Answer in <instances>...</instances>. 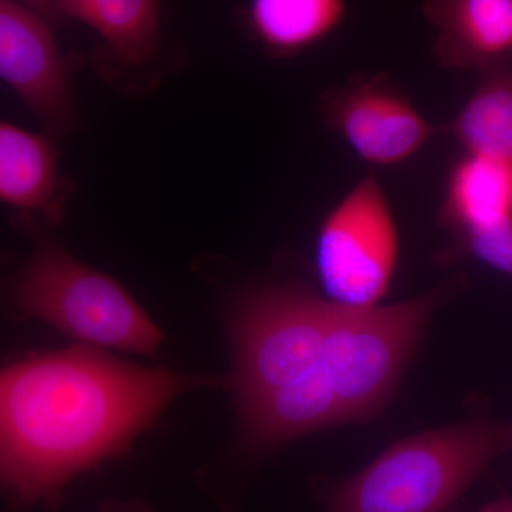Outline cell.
<instances>
[{
    "label": "cell",
    "mask_w": 512,
    "mask_h": 512,
    "mask_svg": "<svg viewBox=\"0 0 512 512\" xmlns=\"http://www.w3.org/2000/svg\"><path fill=\"white\" fill-rule=\"evenodd\" d=\"M218 383L84 343L9 363L0 375V481L10 510L56 507L70 481L123 456L174 399Z\"/></svg>",
    "instance_id": "1"
},
{
    "label": "cell",
    "mask_w": 512,
    "mask_h": 512,
    "mask_svg": "<svg viewBox=\"0 0 512 512\" xmlns=\"http://www.w3.org/2000/svg\"><path fill=\"white\" fill-rule=\"evenodd\" d=\"M512 448V423L471 419L393 444L323 488V512H441Z\"/></svg>",
    "instance_id": "2"
},
{
    "label": "cell",
    "mask_w": 512,
    "mask_h": 512,
    "mask_svg": "<svg viewBox=\"0 0 512 512\" xmlns=\"http://www.w3.org/2000/svg\"><path fill=\"white\" fill-rule=\"evenodd\" d=\"M463 285V276L457 274L424 295L369 309L330 302L322 363L338 397L342 424L367 421L382 412L431 315Z\"/></svg>",
    "instance_id": "3"
},
{
    "label": "cell",
    "mask_w": 512,
    "mask_h": 512,
    "mask_svg": "<svg viewBox=\"0 0 512 512\" xmlns=\"http://www.w3.org/2000/svg\"><path fill=\"white\" fill-rule=\"evenodd\" d=\"M10 301L23 316L43 320L84 345L153 355L164 340L119 282L50 242L20 269Z\"/></svg>",
    "instance_id": "4"
},
{
    "label": "cell",
    "mask_w": 512,
    "mask_h": 512,
    "mask_svg": "<svg viewBox=\"0 0 512 512\" xmlns=\"http://www.w3.org/2000/svg\"><path fill=\"white\" fill-rule=\"evenodd\" d=\"M332 303L302 285H269L241 296L228 315L232 393L239 414L298 382L318 365Z\"/></svg>",
    "instance_id": "5"
},
{
    "label": "cell",
    "mask_w": 512,
    "mask_h": 512,
    "mask_svg": "<svg viewBox=\"0 0 512 512\" xmlns=\"http://www.w3.org/2000/svg\"><path fill=\"white\" fill-rule=\"evenodd\" d=\"M399 249L389 197L367 174L320 224L315 266L323 295L340 308H375L392 285Z\"/></svg>",
    "instance_id": "6"
},
{
    "label": "cell",
    "mask_w": 512,
    "mask_h": 512,
    "mask_svg": "<svg viewBox=\"0 0 512 512\" xmlns=\"http://www.w3.org/2000/svg\"><path fill=\"white\" fill-rule=\"evenodd\" d=\"M323 123L360 160L372 167H394L443 136L402 89L384 74H357L318 100Z\"/></svg>",
    "instance_id": "7"
},
{
    "label": "cell",
    "mask_w": 512,
    "mask_h": 512,
    "mask_svg": "<svg viewBox=\"0 0 512 512\" xmlns=\"http://www.w3.org/2000/svg\"><path fill=\"white\" fill-rule=\"evenodd\" d=\"M0 76L53 136L73 127L70 74L49 20L0 0Z\"/></svg>",
    "instance_id": "8"
},
{
    "label": "cell",
    "mask_w": 512,
    "mask_h": 512,
    "mask_svg": "<svg viewBox=\"0 0 512 512\" xmlns=\"http://www.w3.org/2000/svg\"><path fill=\"white\" fill-rule=\"evenodd\" d=\"M444 69L484 73L512 64V0H423Z\"/></svg>",
    "instance_id": "9"
},
{
    "label": "cell",
    "mask_w": 512,
    "mask_h": 512,
    "mask_svg": "<svg viewBox=\"0 0 512 512\" xmlns=\"http://www.w3.org/2000/svg\"><path fill=\"white\" fill-rule=\"evenodd\" d=\"M63 181L49 137L0 126V198L9 207L39 212L50 222L64 214Z\"/></svg>",
    "instance_id": "10"
},
{
    "label": "cell",
    "mask_w": 512,
    "mask_h": 512,
    "mask_svg": "<svg viewBox=\"0 0 512 512\" xmlns=\"http://www.w3.org/2000/svg\"><path fill=\"white\" fill-rule=\"evenodd\" d=\"M512 218V164L464 154L448 173L439 211L451 235Z\"/></svg>",
    "instance_id": "11"
},
{
    "label": "cell",
    "mask_w": 512,
    "mask_h": 512,
    "mask_svg": "<svg viewBox=\"0 0 512 512\" xmlns=\"http://www.w3.org/2000/svg\"><path fill=\"white\" fill-rule=\"evenodd\" d=\"M348 12V0H249L247 22L268 55L292 57L335 35Z\"/></svg>",
    "instance_id": "12"
},
{
    "label": "cell",
    "mask_w": 512,
    "mask_h": 512,
    "mask_svg": "<svg viewBox=\"0 0 512 512\" xmlns=\"http://www.w3.org/2000/svg\"><path fill=\"white\" fill-rule=\"evenodd\" d=\"M476 90L448 123L443 136L464 154L512 164V64L480 74Z\"/></svg>",
    "instance_id": "13"
},
{
    "label": "cell",
    "mask_w": 512,
    "mask_h": 512,
    "mask_svg": "<svg viewBox=\"0 0 512 512\" xmlns=\"http://www.w3.org/2000/svg\"><path fill=\"white\" fill-rule=\"evenodd\" d=\"M57 13L93 29L121 63L141 64L156 52L158 0H57Z\"/></svg>",
    "instance_id": "14"
},
{
    "label": "cell",
    "mask_w": 512,
    "mask_h": 512,
    "mask_svg": "<svg viewBox=\"0 0 512 512\" xmlns=\"http://www.w3.org/2000/svg\"><path fill=\"white\" fill-rule=\"evenodd\" d=\"M467 256L512 276V218L454 234L450 247L440 252L437 262L451 265Z\"/></svg>",
    "instance_id": "15"
},
{
    "label": "cell",
    "mask_w": 512,
    "mask_h": 512,
    "mask_svg": "<svg viewBox=\"0 0 512 512\" xmlns=\"http://www.w3.org/2000/svg\"><path fill=\"white\" fill-rule=\"evenodd\" d=\"M22 3L26 8L35 10L40 16L47 20L59 18L57 13V0H15Z\"/></svg>",
    "instance_id": "16"
},
{
    "label": "cell",
    "mask_w": 512,
    "mask_h": 512,
    "mask_svg": "<svg viewBox=\"0 0 512 512\" xmlns=\"http://www.w3.org/2000/svg\"><path fill=\"white\" fill-rule=\"evenodd\" d=\"M478 512H512V498H500L493 503L484 505Z\"/></svg>",
    "instance_id": "17"
},
{
    "label": "cell",
    "mask_w": 512,
    "mask_h": 512,
    "mask_svg": "<svg viewBox=\"0 0 512 512\" xmlns=\"http://www.w3.org/2000/svg\"><path fill=\"white\" fill-rule=\"evenodd\" d=\"M109 512H144L141 508L138 507H120L117 510H109Z\"/></svg>",
    "instance_id": "18"
}]
</instances>
